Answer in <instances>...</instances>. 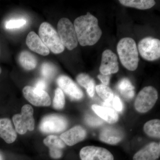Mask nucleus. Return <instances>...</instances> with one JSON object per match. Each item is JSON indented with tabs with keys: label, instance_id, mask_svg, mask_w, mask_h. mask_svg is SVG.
<instances>
[{
	"label": "nucleus",
	"instance_id": "nucleus-15",
	"mask_svg": "<svg viewBox=\"0 0 160 160\" xmlns=\"http://www.w3.org/2000/svg\"><path fill=\"white\" fill-rule=\"evenodd\" d=\"M122 132L112 126H107L101 130L99 134L100 141L110 144L116 145L119 143L123 138Z\"/></svg>",
	"mask_w": 160,
	"mask_h": 160
},
{
	"label": "nucleus",
	"instance_id": "nucleus-24",
	"mask_svg": "<svg viewBox=\"0 0 160 160\" xmlns=\"http://www.w3.org/2000/svg\"><path fill=\"white\" fill-rule=\"evenodd\" d=\"M45 145L49 147V149H61L65 147V143L61 138L56 136L49 135L43 141Z\"/></svg>",
	"mask_w": 160,
	"mask_h": 160
},
{
	"label": "nucleus",
	"instance_id": "nucleus-31",
	"mask_svg": "<svg viewBox=\"0 0 160 160\" xmlns=\"http://www.w3.org/2000/svg\"><path fill=\"white\" fill-rule=\"evenodd\" d=\"M35 88L40 90H44L47 89V84L46 80L44 79H40L38 80L35 85Z\"/></svg>",
	"mask_w": 160,
	"mask_h": 160
},
{
	"label": "nucleus",
	"instance_id": "nucleus-34",
	"mask_svg": "<svg viewBox=\"0 0 160 160\" xmlns=\"http://www.w3.org/2000/svg\"><path fill=\"white\" fill-rule=\"evenodd\" d=\"M2 73V69H1V67H0V74Z\"/></svg>",
	"mask_w": 160,
	"mask_h": 160
},
{
	"label": "nucleus",
	"instance_id": "nucleus-17",
	"mask_svg": "<svg viewBox=\"0 0 160 160\" xmlns=\"http://www.w3.org/2000/svg\"><path fill=\"white\" fill-rule=\"evenodd\" d=\"M17 137V135L11 121L6 118L0 119V138L8 144H11L15 141Z\"/></svg>",
	"mask_w": 160,
	"mask_h": 160
},
{
	"label": "nucleus",
	"instance_id": "nucleus-2",
	"mask_svg": "<svg viewBox=\"0 0 160 160\" xmlns=\"http://www.w3.org/2000/svg\"><path fill=\"white\" fill-rule=\"evenodd\" d=\"M117 52L122 65L126 69L133 71L138 65V52L136 43L133 39L125 38L118 43Z\"/></svg>",
	"mask_w": 160,
	"mask_h": 160
},
{
	"label": "nucleus",
	"instance_id": "nucleus-22",
	"mask_svg": "<svg viewBox=\"0 0 160 160\" xmlns=\"http://www.w3.org/2000/svg\"><path fill=\"white\" fill-rule=\"evenodd\" d=\"M78 83L86 89V91L90 97L94 96L95 93V82L93 79L85 73H80L76 78Z\"/></svg>",
	"mask_w": 160,
	"mask_h": 160
},
{
	"label": "nucleus",
	"instance_id": "nucleus-32",
	"mask_svg": "<svg viewBox=\"0 0 160 160\" xmlns=\"http://www.w3.org/2000/svg\"><path fill=\"white\" fill-rule=\"evenodd\" d=\"M98 78L102 83V85L107 86L109 85L110 78H111V75H106L102 74H99Z\"/></svg>",
	"mask_w": 160,
	"mask_h": 160
},
{
	"label": "nucleus",
	"instance_id": "nucleus-30",
	"mask_svg": "<svg viewBox=\"0 0 160 160\" xmlns=\"http://www.w3.org/2000/svg\"><path fill=\"white\" fill-rule=\"evenodd\" d=\"M26 21L23 19L11 20L8 21L6 24V27L7 29H16L22 27L26 25Z\"/></svg>",
	"mask_w": 160,
	"mask_h": 160
},
{
	"label": "nucleus",
	"instance_id": "nucleus-27",
	"mask_svg": "<svg viewBox=\"0 0 160 160\" xmlns=\"http://www.w3.org/2000/svg\"><path fill=\"white\" fill-rule=\"evenodd\" d=\"M56 69L55 66L51 63H43L41 67V74L46 79H50L55 74Z\"/></svg>",
	"mask_w": 160,
	"mask_h": 160
},
{
	"label": "nucleus",
	"instance_id": "nucleus-9",
	"mask_svg": "<svg viewBox=\"0 0 160 160\" xmlns=\"http://www.w3.org/2000/svg\"><path fill=\"white\" fill-rule=\"evenodd\" d=\"M22 92L25 98L34 106L46 107L51 105L50 96L46 91L26 86L23 88Z\"/></svg>",
	"mask_w": 160,
	"mask_h": 160
},
{
	"label": "nucleus",
	"instance_id": "nucleus-18",
	"mask_svg": "<svg viewBox=\"0 0 160 160\" xmlns=\"http://www.w3.org/2000/svg\"><path fill=\"white\" fill-rule=\"evenodd\" d=\"M92 109L99 117L109 124H113L118 120V113L112 108L94 104L92 106Z\"/></svg>",
	"mask_w": 160,
	"mask_h": 160
},
{
	"label": "nucleus",
	"instance_id": "nucleus-20",
	"mask_svg": "<svg viewBox=\"0 0 160 160\" xmlns=\"http://www.w3.org/2000/svg\"><path fill=\"white\" fill-rule=\"evenodd\" d=\"M117 89L122 96L129 101L134 96V87L128 79L124 78L118 83Z\"/></svg>",
	"mask_w": 160,
	"mask_h": 160
},
{
	"label": "nucleus",
	"instance_id": "nucleus-14",
	"mask_svg": "<svg viewBox=\"0 0 160 160\" xmlns=\"http://www.w3.org/2000/svg\"><path fill=\"white\" fill-rule=\"evenodd\" d=\"M160 143L152 142L134 155L133 160H157L160 157Z\"/></svg>",
	"mask_w": 160,
	"mask_h": 160
},
{
	"label": "nucleus",
	"instance_id": "nucleus-6",
	"mask_svg": "<svg viewBox=\"0 0 160 160\" xmlns=\"http://www.w3.org/2000/svg\"><path fill=\"white\" fill-rule=\"evenodd\" d=\"M33 109L29 105H24L21 114L14 115L12 118L16 131L20 134H24L27 130H34L35 121L33 117Z\"/></svg>",
	"mask_w": 160,
	"mask_h": 160
},
{
	"label": "nucleus",
	"instance_id": "nucleus-29",
	"mask_svg": "<svg viewBox=\"0 0 160 160\" xmlns=\"http://www.w3.org/2000/svg\"><path fill=\"white\" fill-rule=\"evenodd\" d=\"M105 106L110 107L112 106L115 110L121 112L123 110V106L122 101L117 96H114L113 99L109 103H104Z\"/></svg>",
	"mask_w": 160,
	"mask_h": 160
},
{
	"label": "nucleus",
	"instance_id": "nucleus-8",
	"mask_svg": "<svg viewBox=\"0 0 160 160\" xmlns=\"http://www.w3.org/2000/svg\"><path fill=\"white\" fill-rule=\"evenodd\" d=\"M68 126V121L64 117L58 114H50L43 118L39 128L44 133L60 132L65 130Z\"/></svg>",
	"mask_w": 160,
	"mask_h": 160
},
{
	"label": "nucleus",
	"instance_id": "nucleus-26",
	"mask_svg": "<svg viewBox=\"0 0 160 160\" xmlns=\"http://www.w3.org/2000/svg\"><path fill=\"white\" fill-rule=\"evenodd\" d=\"M65 95L60 88H57L55 90V94L53 99V107L56 109H62L65 106Z\"/></svg>",
	"mask_w": 160,
	"mask_h": 160
},
{
	"label": "nucleus",
	"instance_id": "nucleus-1",
	"mask_svg": "<svg viewBox=\"0 0 160 160\" xmlns=\"http://www.w3.org/2000/svg\"><path fill=\"white\" fill-rule=\"evenodd\" d=\"M78 42L82 46H93L98 42L102 31L98 21L94 16L88 12L75 20L73 23Z\"/></svg>",
	"mask_w": 160,
	"mask_h": 160
},
{
	"label": "nucleus",
	"instance_id": "nucleus-19",
	"mask_svg": "<svg viewBox=\"0 0 160 160\" xmlns=\"http://www.w3.org/2000/svg\"><path fill=\"white\" fill-rule=\"evenodd\" d=\"M19 62L24 69L31 70L36 67L38 60L34 55L27 51H23L19 56Z\"/></svg>",
	"mask_w": 160,
	"mask_h": 160
},
{
	"label": "nucleus",
	"instance_id": "nucleus-3",
	"mask_svg": "<svg viewBox=\"0 0 160 160\" xmlns=\"http://www.w3.org/2000/svg\"><path fill=\"white\" fill-rule=\"evenodd\" d=\"M39 36L44 44L55 54L62 53L65 47L61 42L58 32L49 23L44 22L40 25Z\"/></svg>",
	"mask_w": 160,
	"mask_h": 160
},
{
	"label": "nucleus",
	"instance_id": "nucleus-21",
	"mask_svg": "<svg viewBox=\"0 0 160 160\" xmlns=\"http://www.w3.org/2000/svg\"><path fill=\"white\" fill-rule=\"evenodd\" d=\"M119 2L123 6L141 10L150 9L156 4L153 0H120Z\"/></svg>",
	"mask_w": 160,
	"mask_h": 160
},
{
	"label": "nucleus",
	"instance_id": "nucleus-33",
	"mask_svg": "<svg viewBox=\"0 0 160 160\" xmlns=\"http://www.w3.org/2000/svg\"><path fill=\"white\" fill-rule=\"evenodd\" d=\"M0 160H4L3 159V156L2 155L1 153H0Z\"/></svg>",
	"mask_w": 160,
	"mask_h": 160
},
{
	"label": "nucleus",
	"instance_id": "nucleus-10",
	"mask_svg": "<svg viewBox=\"0 0 160 160\" xmlns=\"http://www.w3.org/2000/svg\"><path fill=\"white\" fill-rule=\"evenodd\" d=\"M82 160H114L111 152L105 148L94 146L83 147L80 152Z\"/></svg>",
	"mask_w": 160,
	"mask_h": 160
},
{
	"label": "nucleus",
	"instance_id": "nucleus-13",
	"mask_svg": "<svg viewBox=\"0 0 160 160\" xmlns=\"http://www.w3.org/2000/svg\"><path fill=\"white\" fill-rule=\"evenodd\" d=\"M87 132L82 126H74L63 132L60 138L64 142L69 146H72L83 141L86 138Z\"/></svg>",
	"mask_w": 160,
	"mask_h": 160
},
{
	"label": "nucleus",
	"instance_id": "nucleus-28",
	"mask_svg": "<svg viewBox=\"0 0 160 160\" xmlns=\"http://www.w3.org/2000/svg\"><path fill=\"white\" fill-rule=\"evenodd\" d=\"M85 121L88 126L91 127H98L103 124V120L98 116L91 114H87L85 117Z\"/></svg>",
	"mask_w": 160,
	"mask_h": 160
},
{
	"label": "nucleus",
	"instance_id": "nucleus-5",
	"mask_svg": "<svg viewBox=\"0 0 160 160\" xmlns=\"http://www.w3.org/2000/svg\"><path fill=\"white\" fill-rule=\"evenodd\" d=\"M158 99V91L154 87L151 86L144 87L137 97L135 108L140 113H145L154 106Z\"/></svg>",
	"mask_w": 160,
	"mask_h": 160
},
{
	"label": "nucleus",
	"instance_id": "nucleus-7",
	"mask_svg": "<svg viewBox=\"0 0 160 160\" xmlns=\"http://www.w3.org/2000/svg\"><path fill=\"white\" fill-rule=\"evenodd\" d=\"M138 52L144 59L154 61L160 57V41L151 37L144 38L138 44Z\"/></svg>",
	"mask_w": 160,
	"mask_h": 160
},
{
	"label": "nucleus",
	"instance_id": "nucleus-4",
	"mask_svg": "<svg viewBox=\"0 0 160 160\" xmlns=\"http://www.w3.org/2000/svg\"><path fill=\"white\" fill-rule=\"evenodd\" d=\"M58 34L64 47L69 50L76 48L78 41L73 24L67 18H62L58 23Z\"/></svg>",
	"mask_w": 160,
	"mask_h": 160
},
{
	"label": "nucleus",
	"instance_id": "nucleus-23",
	"mask_svg": "<svg viewBox=\"0 0 160 160\" xmlns=\"http://www.w3.org/2000/svg\"><path fill=\"white\" fill-rule=\"evenodd\" d=\"M144 131L150 137L158 138L160 137V121L153 119L148 121L144 126Z\"/></svg>",
	"mask_w": 160,
	"mask_h": 160
},
{
	"label": "nucleus",
	"instance_id": "nucleus-11",
	"mask_svg": "<svg viewBox=\"0 0 160 160\" xmlns=\"http://www.w3.org/2000/svg\"><path fill=\"white\" fill-rule=\"evenodd\" d=\"M57 82L60 89L72 99L79 100L82 98V91L69 77L64 75H60Z\"/></svg>",
	"mask_w": 160,
	"mask_h": 160
},
{
	"label": "nucleus",
	"instance_id": "nucleus-12",
	"mask_svg": "<svg viewBox=\"0 0 160 160\" xmlns=\"http://www.w3.org/2000/svg\"><path fill=\"white\" fill-rule=\"evenodd\" d=\"M99 70L101 74L111 75L119 71L118 62L116 54L109 49H106L102 54Z\"/></svg>",
	"mask_w": 160,
	"mask_h": 160
},
{
	"label": "nucleus",
	"instance_id": "nucleus-16",
	"mask_svg": "<svg viewBox=\"0 0 160 160\" xmlns=\"http://www.w3.org/2000/svg\"><path fill=\"white\" fill-rule=\"evenodd\" d=\"M26 43L32 51L42 56H47L49 54V49L34 32H29L26 38Z\"/></svg>",
	"mask_w": 160,
	"mask_h": 160
},
{
	"label": "nucleus",
	"instance_id": "nucleus-25",
	"mask_svg": "<svg viewBox=\"0 0 160 160\" xmlns=\"http://www.w3.org/2000/svg\"><path fill=\"white\" fill-rule=\"evenodd\" d=\"M95 89L98 95L105 102H110L113 99L114 96L113 92L108 86L101 84L96 86Z\"/></svg>",
	"mask_w": 160,
	"mask_h": 160
}]
</instances>
